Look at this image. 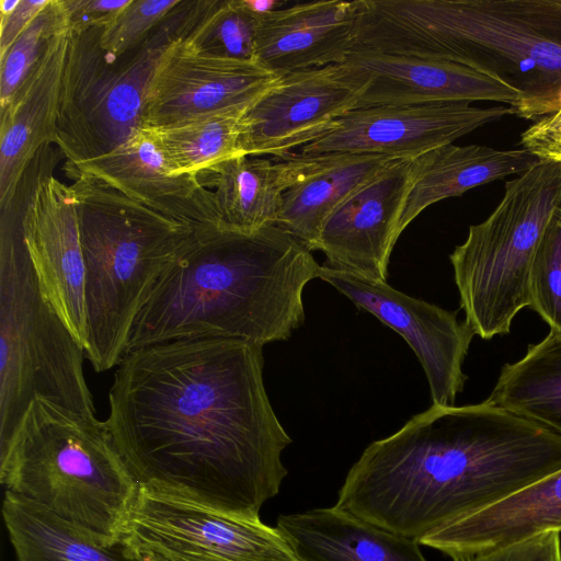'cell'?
Here are the masks:
<instances>
[{
	"label": "cell",
	"instance_id": "cell-1",
	"mask_svg": "<svg viewBox=\"0 0 561 561\" xmlns=\"http://www.w3.org/2000/svg\"><path fill=\"white\" fill-rule=\"evenodd\" d=\"M263 346L182 339L124 355L108 434L139 486L259 520L287 476L291 438L270 402Z\"/></svg>",
	"mask_w": 561,
	"mask_h": 561
},
{
	"label": "cell",
	"instance_id": "cell-2",
	"mask_svg": "<svg viewBox=\"0 0 561 561\" xmlns=\"http://www.w3.org/2000/svg\"><path fill=\"white\" fill-rule=\"evenodd\" d=\"M561 468V434L486 401L432 404L369 444L335 506L419 541Z\"/></svg>",
	"mask_w": 561,
	"mask_h": 561
},
{
	"label": "cell",
	"instance_id": "cell-3",
	"mask_svg": "<svg viewBox=\"0 0 561 561\" xmlns=\"http://www.w3.org/2000/svg\"><path fill=\"white\" fill-rule=\"evenodd\" d=\"M320 267L278 226L194 230L135 319L125 355L182 339L286 341L305 321L302 293Z\"/></svg>",
	"mask_w": 561,
	"mask_h": 561
},
{
	"label": "cell",
	"instance_id": "cell-4",
	"mask_svg": "<svg viewBox=\"0 0 561 561\" xmlns=\"http://www.w3.org/2000/svg\"><path fill=\"white\" fill-rule=\"evenodd\" d=\"M355 49L495 76L523 93V118L561 108V0H359Z\"/></svg>",
	"mask_w": 561,
	"mask_h": 561
},
{
	"label": "cell",
	"instance_id": "cell-5",
	"mask_svg": "<svg viewBox=\"0 0 561 561\" xmlns=\"http://www.w3.org/2000/svg\"><path fill=\"white\" fill-rule=\"evenodd\" d=\"M67 174L73 179L84 263L83 348L102 373L124 357L135 319L195 229L95 178Z\"/></svg>",
	"mask_w": 561,
	"mask_h": 561
},
{
	"label": "cell",
	"instance_id": "cell-6",
	"mask_svg": "<svg viewBox=\"0 0 561 561\" xmlns=\"http://www.w3.org/2000/svg\"><path fill=\"white\" fill-rule=\"evenodd\" d=\"M0 480L106 546L121 542L139 489L105 422L41 398L0 453Z\"/></svg>",
	"mask_w": 561,
	"mask_h": 561
},
{
	"label": "cell",
	"instance_id": "cell-7",
	"mask_svg": "<svg viewBox=\"0 0 561 561\" xmlns=\"http://www.w3.org/2000/svg\"><path fill=\"white\" fill-rule=\"evenodd\" d=\"M84 348L44 295L18 222L2 216L0 245V451L36 398L95 417Z\"/></svg>",
	"mask_w": 561,
	"mask_h": 561
},
{
	"label": "cell",
	"instance_id": "cell-8",
	"mask_svg": "<svg viewBox=\"0 0 561 561\" xmlns=\"http://www.w3.org/2000/svg\"><path fill=\"white\" fill-rule=\"evenodd\" d=\"M560 203L561 160L539 159L505 183L499 205L449 255L465 321L480 337L508 333L530 305L534 256Z\"/></svg>",
	"mask_w": 561,
	"mask_h": 561
},
{
	"label": "cell",
	"instance_id": "cell-9",
	"mask_svg": "<svg viewBox=\"0 0 561 561\" xmlns=\"http://www.w3.org/2000/svg\"><path fill=\"white\" fill-rule=\"evenodd\" d=\"M179 4L144 41L118 56L101 46L103 27L68 34L56 124V144L66 164L104 156L145 126L151 79L165 51L181 39Z\"/></svg>",
	"mask_w": 561,
	"mask_h": 561
},
{
	"label": "cell",
	"instance_id": "cell-10",
	"mask_svg": "<svg viewBox=\"0 0 561 561\" xmlns=\"http://www.w3.org/2000/svg\"><path fill=\"white\" fill-rule=\"evenodd\" d=\"M121 542L181 561H300L279 529L139 486Z\"/></svg>",
	"mask_w": 561,
	"mask_h": 561
},
{
	"label": "cell",
	"instance_id": "cell-11",
	"mask_svg": "<svg viewBox=\"0 0 561 561\" xmlns=\"http://www.w3.org/2000/svg\"><path fill=\"white\" fill-rule=\"evenodd\" d=\"M360 93V81L344 64L278 76L245 110L240 151L285 159L332 130L357 107Z\"/></svg>",
	"mask_w": 561,
	"mask_h": 561
},
{
	"label": "cell",
	"instance_id": "cell-12",
	"mask_svg": "<svg viewBox=\"0 0 561 561\" xmlns=\"http://www.w3.org/2000/svg\"><path fill=\"white\" fill-rule=\"evenodd\" d=\"M319 278L401 335L416 355L433 404L454 405L467 376L462 364L476 333L456 312L411 297L387 284L321 265Z\"/></svg>",
	"mask_w": 561,
	"mask_h": 561
},
{
	"label": "cell",
	"instance_id": "cell-13",
	"mask_svg": "<svg viewBox=\"0 0 561 561\" xmlns=\"http://www.w3.org/2000/svg\"><path fill=\"white\" fill-rule=\"evenodd\" d=\"M512 114L516 115L512 106L479 107L470 103L356 107L299 152L415 158Z\"/></svg>",
	"mask_w": 561,
	"mask_h": 561
},
{
	"label": "cell",
	"instance_id": "cell-14",
	"mask_svg": "<svg viewBox=\"0 0 561 561\" xmlns=\"http://www.w3.org/2000/svg\"><path fill=\"white\" fill-rule=\"evenodd\" d=\"M277 77L257 61L206 56L176 41L161 58L149 84L145 126L161 127L249 106Z\"/></svg>",
	"mask_w": 561,
	"mask_h": 561
},
{
	"label": "cell",
	"instance_id": "cell-15",
	"mask_svg": "<svg viewBox=\"0 0 561 561\" xmlns=\"http://www.w3.org/2000/svg\"><path fill=\"white\" fill-rule=\"evenodd\" d=\"M413 167L414 158L391 161L329 216L317 245L323 265L387 282Z\"/></svg>",
	"mask_w": 561,
	"mask_h": 561
},
{
	"label": "cell",
	"instance_id": "cell-16",
	"mask_svg": "<svg viewBox=\"0 0 561 561\" xmlns=\"http://www.w3.org/2000/svg\"><path fill=\"white\" fill-rule=\"evenodd\" d=\"M24 245L47 300L84 343V263L76 198L70 185L41 179L21 216Z\"/></svg>",
	"mask_w": 561,
	"mask_h": 561
},
{
	"label": "cell",
	"instance_id": "cell-17",
	"mask_svg": "<svg viewBox=\"0 0 561 561\" xmlns=\"http://www.w3.org/2000/svg\"><path fill=\"white\" fill-rule=\"evenodd\" d=\"M360 81L357 107L489 101L523 107V93L495 76L458 64L353 50L343 62Z\"/></svg>",
	"mask_w": 561,
	"mask_h": 561
},
{
	"label": "cell",
	"instance_id": "cell-18",
	"mask_svg": "<svg viewBox=\"0 0 561 561\" xmlns=\"http://www.w3.org/2000/svg\"><path fill=\"white\" fill-rule=\"evenodd\" d=\"M66 170L95 178L195 230L224 227L214 192L199 176L173 171L151 127L139 128L104 156L66 164Z\"/></svg>",
	"mask_w": 561,
	"mask_h": 561
},
{
	"label": "cell",
	"instance_id": "cell-19",
	"mask_svg": "<svg viewBox=\"0 0 561 561\" xmlns=\"http://www.w3.org/2000/svg\"><path fill=\"white\" fill-rule=\"evenodd\" d=\"M359 0H320L261 16L256 60L277 76L343 64L354 50Z\"/></svg>",
	"mask_w": 561,
	"mask_h": 561
},
{
	"label": "cell",
	"instance_id": "cell-20",
	"mask_svg": "<svg viewBox=\"0 0 561 561\" xmlns=\"http://www.w3.org/2000/svg\"><path fill=\"white\" fill-rule=\"evenodd\" d=\"M69 35L47 45L22 84L0 107V204L12 207L21 180L42 147L56 142V124Z\"/></svg>",
	"mask_w": 561,
	"mask_h": 561
},
{
	"label": "cell",
	"instance_id": "cell-21",
	"mask_svg": "<svg viewBox=\"0 0 561 561\" xmlns=\"http://www.w3.org/2000/svg\"><path fill=\"white\" fill-rule=\"evenodd\" d=\"M547 533L561 535V468L417 542L460 561Z\"/></svg>",
	"mask_w": 561,
	"mask_h": 561
},
{
	"label": "cell",
	"instance_id": "cell-22",
	"mask_svg": "<svg viewBox=\"0 0 561 561\" xmlns=\"http://www.w3.org/2000/svg\"><path fill=\"white\" fill-rule=\"evenodd\" d=\"M276 527L300 561H427L416 540L335 505L279 515Z\"/></svg>",
	"mask_w": 561,
	"mask_h": 561
},
{
	"label": "cell",
	"instance_id": "cell-23",
	"mask_svg": "<svg viewBox=\"0 0 561 561\" xmlns=\"http://www.w3.org/2000/svg\"><path fill=\"white\" fill-rule=\"evenodd\" d=\"M295 181L284 194L276 226L316 251L329 216L396 158L377 154H301Z\"/></svg>",
	"mask_w": 561,
	"mask_h": 561
},
{
	"label": "cell",
	"instance_id": "cell-24",
	"mask_svg": "<svg viewBox=\"0 0 561 561\" xmlns=\"http://www.w3.org/2000/svg\"><path fill=\"white\" fill-rule=\"evenodd\" d=\"M539 158L527 149L444 145L414 158L413 179L399 222L400 234L427 207L449 197L520 174Z\"/></svg>",
	"mask_w": 561,
	"mask_h": 561
},
{
	"label": "cell",
	"instance_id": "cell-25",
	"mask_svg": "<svg viewBox=\"0 0 561 561\" xmlns=\"http://www.w3.org/2000/svg\"><path fill=\"white\" fill-rule=\"evenodd\" d=\"M298 168L297 152L278 161L239 156L208 169L199 179L215 194L222 226L249 233L276 226L284 194Z\"/></svg>",
	"mask_w": 561,
	"mask_h": 561
},
{
	"label": "cell",
	"instance_id": "cell-26",
	"mask_svg": "<svg viewBox=\"0 0 561 561\" xmlns=\"http://www.w3.org/2000/svg\"><path fill=\"white\" fill-rule=\"evenodd\" d=\"M2 516L15 561H144L122 542L106 546L48 511L4 492Z\"/></svg>",
	"mask_w": 561,
	"mask_h": 561
},
{
	"label": "cell",
	"instance_id": "cell-27",
	"mask_svg": "<svg viewBox=\"0 0 561 561\" xmlns=\"http://www.w3.org/2000/svg\"><path fill=\"white\" fill-rule=\"evenodd\" d=\"M485 401L561 434V331L550 330L519 360L505 364Z\"/></svg>",
	"mask_w": 561,
	"mask_h": 561
},
{
	"label": "cell",
	"instance_id": "cell-28",
	"mask_svg": "<svg viewBox=\"0 0 561 561\" xmlns=\"http://www.w3.org/2000/svg\"><path fill=\"white\" fill-rule=\"evenodd\" d=\"M244 107H233L151 127L174 172L199 176L208 169L243 156L239 148Z\"/></svg>",
	"mask_w": 561,
	"mask_h": 561
},
{
	"label": "cell",
	"instance_id": "cell-29",
	"mask_svg": "<svg viewBox=\"0 0 561 561\" xmlns=\"http://www.w3.org/2000/svg\"><path fill=\"white\" fill-rule=\"evenodd\" d=\"M260 20L243 0L183 1L181 41L206 56L257 61Z\"/></svg>",
	"mask_w": 561,
	"mask_h": 561
},
{
	"label": "cell",
	"instance_id": "cell-30",
	"mask_svg": "<svg viewBox=\"0 0 561 561\" xmlns=\"http://www.w3.org/2000/svg\"><path fill=\"white\" fill-rule=\"evenodd\" d=\"M62 32H68V28L61 0H50L5 54L0 56V107L9 102L49 42Z\"/></svg>",
	"mask_w": 561,
	"mask_h": 561
},
{
	"label": "cell",
	"instance_id": "cell-31",
	"mask_svg": "<svg viewBox=\"0 0 561 561\" xmlns=\"http://www.w3.org/2000/svg\"><path fill=\"white\" fill-rule=\"evenodd\" d=\"M529 300V307L551 331H561V203L551 215L534 256Z\"/></svg>",
	"mask_w": 561,
	"mask_h": 561
},
{
	"label": "cell",
	"instance_id": "cell-32",
	"mask_svg": "<svg viewBox=\"0 0 561 561\" xmlns=\"http://www.w3.org/2000/svg\"><path fill=\"white\" fill-rule=\"evenodd\" d=\"M181 0H130L115 20L103 27L101 46L118 56L144 41Z\"/></svg>",
	"mask_w": 561,
	"mask_h": 561
},
{
	"label": "cell",
	"instance_id": "cell-33",
	"mask_svg": "<svg viewBox=\"0 0 561 561\" xmlns=\"http://www.w3.org/2000/svg\"><path fill=\"white\" fill-rule=\"evenodd\" d=\"M460 561H561V538L547 533Z\"/></svg>",
	"mask_w": 561,
	"mask_h": 561
},
{
	"label": "cell",
	"instance_id": "cell-34",
	"mask_svg": "<svg viewBox=\"0 0 561 561\" xmlns=\"http://www.w3.org/2000/svg\"><path fill=\"white\" fill-rule=\"evenodd\" d=\"M130 0H61L68 34L112 23Z\"/></svg>",
	"mask_w": 561,
	"mask_h": 561
},
{
	"label": "cell",
	"instance_id": "cell-35",
	"mask_svg": "<svg viewBox=\"0 0 561 561\" xmlns=\"http://www.w3.org/2000/svg\"><path fill=\"white\" fill-rule=\"evenodd\" d=\"M50 0H21L18 8L0 23V56L12 46L22 32L49 4Z\"/></svg>",
	"mask_w": 561,
	"mask_h": 561
},
{
	"label": "cell",
	"instance_id": "cell-36",
	"mask_svg": "<svg viewBox=\"0 0 561 561\" xmlns=\"http://www.w3.org/2000/svg\"><path fill=\"white\" fill-rule=\"evenodd\" d=\"M245 7L253 13L262 16L285 7L286 2L279 0H243Z\"/></svg>",
	"mask_w": 561,
	"mask_h": 561
},
{
	"label": "cell",
	"instance_id": "cell-37",
	"mask_svg": "<svg viewBox=\"0 0 561 561\" xmlns=\"http://www.w3.org/2000/svg\"><path fill=\"white\" fill-rule=\"evenodd\" d=\"M21 0H1L0 1V16H9L20 4Z\"/></svg>",
	"mask_w": 561,
	"mask_h": 561
},
{
	"label": "cell",
	"instance_id": "cell-38",
	"mask_svg": "<svg viewBox=\"0 0 561 561\" xmlns=\"http://www.w3.org/2000/svg\"><path fill=\"white\" fill-rule=\"evenodd\" d=\"M136 554L139 556L144 561H181V560L171 559V558L163 557V556L152 553V552H139Z\"/></svg>",
	"mask_w": 561,
	"mask_h": 561
},
{
	"label": "cell",
	"instance_id": "cell-39",
	"mask_svg": "<svg viewBox=\"0 0 561 561\" xmlns=\"http://www.w3.org/2000/svg\"><path fill=\"white\" fill-rule=\"evenodd\" d=\"M554 114H557L558 116L561 117V108L559 111H557Z\"/></svg>",
	"mask_w": 561,
	"mask_h": 561
}]
</instances>
